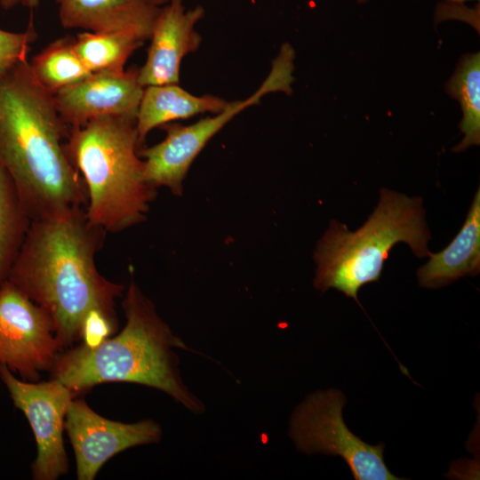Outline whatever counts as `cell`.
I'll return each mask as SVG.
<instances>
[{"mask_svg": "<svg viewBox=\"0 0 480 480\" xmlns=\"http://www.w3.org/2000/svg\"><path fill=\"white\" fill-rule=\"evenodd\" d=\"M31 221L12 179L0 165V288L8 280Z\"/></svg>", "mask_w": 480, "mask_h": 480, "instance_id": "obj_19", "label": "cell"}, {"mask_svg": "<svg viewBox=\"0 0 480 480\" xmlns=\"http://www.w3.org/2000/svg\"><path fill=\"white\" fill-rule=\"evenodd\" d=\"M345 402L340 391L331 389L309 395L297 407L290 434L298 450L340 456L356 480L401 479L385 464L383 444H366L346 426L342 418Z\"/></svg>", "mask_w": 480, "mask_h": 480, "instance_id": "obj_7", "label": "cell"}, {"mask_svg": "<svg viewBox=\"0 0 480 480\" xmlns=\"http://www.w3.org/2000/svg\"><path fill=\"white\" fill-rule=\"evenodd\" d=\"M122 308L126 323L116 335L95 345L79 342L59 353L51 378L76 395L107 382H129L163 391L195 413L203 403L183 383L173 348L188 349L159 316L131 278Z\"/></svg>", "mask_w": 480, "mask_h": 480, "instance_id": "obj_3", "label": "cell"}, {"mask_svg": "<svg viewBox=\"0 0 480 480\" xmlns=\"http://www.w3.org/2000/svg\"><path fill=\"white\" fill-rule=\"evenodd\" d=\"M61 351L50 315L7 280L0 288V364L36 382Z\"/></svg>", "mask_w": 480, "mask_h": 480, "instance_id": "obj_8", "label": "cell"}, {"mask_svg": "<svg viewBox=\"0 0 480 480\" xmlns=\"http://www.w3.org/2000/svg\"><path fill=\"white\" fill-rule=\"evenodd\" d=\"M293 71L294 66L289 59L277 56L265 80L250 97L228 101L220 112L190 125L169 123L161 126L166 132L165 138L139 150L145 181L156 189L165 187L173 195L181 196L188 172L208 141L244 109L259 104L265 95L276 92L292 94Z\"/></svg>", "mask_w": 480, "mask_h": 480, "instance_id": "obj_6", "label": "cell"}, {"mask_svg": "<svg viewBox=\"0 0 480 480\" xmlns=\"http://www.w3.org/2000/svg\"><path fill=\"white\" fill-rule=\"evenodd\" d=\"M74 43L75 36L60 37L28 61L38 82L53 94L93 74L78 56Z\"/></svg>", "mask_w": 480, "mask_h": 480, "instance_id": "obj_18", "label": "cell"}, {"mask_svg": "<svg viewBox=\"0 0 480 480\" xmlns=\"http://www.w3.org/2000/svg\"><path fill=\"white\" fill-rule=\"evenodd\" d=\"M40 2L41 0H0V6L4 10H10L18 4H21L23 6L33 10L38 7Z\"/></svg>", "mask_w": 480, "mask_h": 480, "instance_id": "obj_21", "label": "cell"}, {"mask_svg": "<svg viewBox=\"0 0 480 480\" xmlns=\"http://www.w3.org/2000/svg\"><path fill=\"white\" fill-rule=\"evenodd\" d=\"M68 134L53 93L28 59L0 75V165L31 220L87 204L84 180L64 149Z\"/></svg>", "mask_w": 480, "mask_h": 480, "instance_id": "obj_2", "label": "cell"}, {"mask_svg": "<svg viewBox=\"0 0 480 480\" xmlns=\"http://www.w3.org/2000/svg\"><path fill=\"white\" fill-rule=\"evenodd\" d=\"M447 94L460 106V129L462 140L452 148L460 153L480 144V53H467L459 60L452 76L445 84Z\"/></svg>", "mask_w": 480, "mask_h": 480, "instance_id": "obj_16", "label": "cell"}, {"mask_svg": "<svg viewBox=\"0 0 480 480\" xmlns=\"http://www.w3.org/2000/svg\"><path fill=\"white\" fill-rule=\"evenodd\" d=\"M106 235L90 223L85 207L32 220L10 271L8 281L50 315L63 350L83 340L90 323L118 327L116 300L124 286L96 266Z\"/></svg>", "mask_w": 480, "mask_h": 480, "instance_id": "obj_1", "label": "cell"}, {"mask_svg": "<svg viewBox=\"0 0 480 480\" xmlns=\"http://www.w3.org/2000/svg\"><path fill=\"white\" fill-rule=\"evenodd\" d=\"M36 37L37 33L32 15L28 28L22 32L0 29V75L17 63L27 60L30 45Z\"/></svg>", "mask_w": 480, "mask_h": 480, "instance_id": "obj_20", "label": "cell"}, {"mask_svg": "<svg viewBox=\"0 0 480 480\" xmlns=\"http://www.w3.org/2000/svg\"><path fill=\"white\" fill-rule=\"evenodd\" d=\"M61 26L88 32L131 31L149 40L160 7L147 0H55Z\"/></svg>", "mask_w": 480, "mask_h": 480, "instance_id": "obj_13", "label": "cell"}, {"mask_svg": "<svg viewBox=\"0 0 480 480\" xmlns=\"http://www.w3.org/2000/svg\"><path fill=\"white\" fill-rule=\"evenodd\" d=\"M144 88L139 68H131L122 73H93L53 96L60 117L73 128L105 116L136 120Z\"/></svg>", "mask_w": 480, "mask_h": 480, "instance_id": "obj_11", "label": "cell"}, {"mask_svg": "<svg viewBox=\"0 0 480 480\" xmlns=\"http://www.w3.org/2000/svg\"><path fill=\"white\" fill-rule=\"evenodd\" d=\"M145 41L131 31L78 33L75 49L92 73H122L130 56Z\"/></svg>", "mask_w": 480, "mask_h": 480, "instance_id": "obj_17", "label": "cell"}, {"mask_svg": "<svg viewBox=\"0 0 480 480\" xmlns=\"http://www.w3.org/2000/svg\"><path fill=\"white\" fill-rule=\"evenodd\" d=\"M147 1L155 6L161 7L164 4H165L169 0H147Z\"/></svg>", "mask_w": 480, "mask_h": 480, "instance_id": "obj_22", "label": "cell"}, {"mask_svg": "<svg viewBox=\"0 0 480 480\" xmlns=\"http://www.w3.org/2000/svg\"><path fill=\"white\" fill-rule=\"evenodd\" d=\"M204 12L201 5L187 9L184 0H169L160 7L152 26L146 61L139 68L143 87L179 83L182 60L195 52L202 42L196 25Z\"/></svg>", "mask_w": 480, "mask_h": 480, "instance_id": "obj_12", "label": "cell"}, {"mask_svg": "<svg viewBox=\"0 0 480 480\" xmlns=\"http://www.w3.org/2000/svg\"><path fill=\"white\" fill-rule=\"evenodd\" d=\"M65 430L76 456V478L92 480L117 453L138 445L158 443L163 431L150 419L134 423L108 420L84 399L74 398L68 408Z\"/></svg>", "mask_w": 480, "mask_h": 480, "instance_id": "obj_10", "label": "cell"}, {"mask_svg": "<svg viewBox=\"0 0 480 480\" xmlns=\"http://www.w3.org/2000/svg\"><path fill=\"white\" fill-rule=\"evenodd\" d=\"M380 200L367 221L351 232L346 225L331 220L314 252L315 287L324 292L334 288L358 302L359 289L379 281L389 251L406 243L419 257L428 249L430 231L421 197L381 188Z\"/></svg>", "mask_w": 480, "mask_h": 480, "instance_id": "obj_5", "label": "cell"}, {"mask_svg": "<svg viewBox=\"0 0 480 480\" xmlns=\"http://www.w3.org/2000/svg\"><path fill=\"white\" fill-rule=\"evenodd\" d=\"M0 379L14 406L28 419L36 443V457L31 464L35 480H56L68 472L63 431L70 402V388L57 380L31 382L17 378L0 364Z\"/></svg>", "mask_w": 480, "mask_h": 480, "instance_id": "obj_9", "label": "cell"}, {"mask_svg": "<svg viewBox=\"0 0 480 480\" xmlns=\"http://www.w3.org/2000/svg\"><path fill=\"white\" fill-rule=\"evenodd\" d=\"M417 271L419 284L426 288L447 285L480 271V189L475 194L465 222L452 241Z\"/></svg>", "mask_w": 480, "mask_h": 480, "instance_id": "obj_14", "label": "cell"}, {"mask_svg": "<svg viewBox=\"0 0 480 480\" xmlns=\"http://www.w3.org/2000/svg\"><path fill=\"white\" fill-rule=\"evenodd\" d=\"M228 101L211 95H194L178 84L146 86L138 108L135 127L140 147L151 130L175 120L220 112Z\"/></svg>", "mask_w": 480, "mask_h": 480, "instance_id": "obj_15", "label": "cell"}, {"mask_svg": "<svg viewBox=\"0 0 480 480\" xmlns=\"http://www.w3.org/2000/svg\"><path fill=\"white\" fill-rule=\"evenodd\" d=\"M446 1H454V2H467V1H477L479 0H446ZM357 4H365L368 0H356Z\"/></svg>", "mask_w": 480, "mask_h": 480, "instance_id": "obj_23", "label": "cell"}, {"mask_svg": "<svg viewBox=\"0 0 480 480\" xmlns=\"http://www.w3.org/2000/svg\"><path fill=\"white\" fill-rule=\"evenodd\" d=\"M134 119L105 116L69 128L65 152L87 192L85 212L107 234L146 220L156 188L143 177Z\"/></svg>", "mask_w": 480, "mask_h": 480, "instance_id": "obj_4", "label": "cell"}]
</instances>
